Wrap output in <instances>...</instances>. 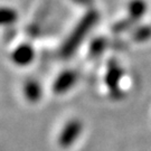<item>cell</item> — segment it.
<instances>
[]
</instances>
